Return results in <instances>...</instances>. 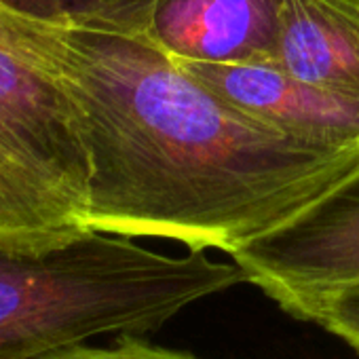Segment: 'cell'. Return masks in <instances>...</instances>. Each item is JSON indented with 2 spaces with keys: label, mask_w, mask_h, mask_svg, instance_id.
<instances>
[{
  "label": "cell",
  "mask_w": 359,
  "mask_h": 359,
  "mask_svg": "<svg viewBox=\"0 0 359 359\" xmlns=\"http://www.w3.org/2000/svg\"><path fill=\"white\" fill-rule=\"evenodd\" d=\"M245 275L203 252L165 256L87 231L43 252L0 248V359H39L110 334L140 336Z\"/></svg>",
  "instance_id": "cell-2"
},
{
  "label": "cell",
  "mask_w": 359,
  "mask_h": 359,
  "mask_svg": "<svg viewBox=\"0 0 359 359\" xmlns=\"http://www.w3.org/2000/svg\"><path fill=\"white\" fill-rule=\"evenodd\" d=\"M0 28L76 114L91 231L231 256L359 167V146L306 144L243 114L142 34L7 9Z\"/></svg>",
  "instance_id": "cell-1"
},
{
  "label": "cell",
  "mask_w": 359,
  "mask_h": 359,
  "mask_svg": "<svg viewBox=\"0 0 359 359\" xmlns=\"http://www.w3.org/2000/svg\"><path fill=\"white\" fill-rule=\"evenodd\" d=\"M315 323H321L359 353V283L330 296L321 304Z\"/></svg>",
  "instance_id": "cell-10"
},
{
  "label": "cell",
  "mask_w": 359,
  "mask_h": 359,
  "mask_svg": "<svg viewBox=\"0 0 359 359\" xmlns=\"http://www.w3.org/2000/svg\"><path fill=\"white\" fill-rule=\"evenodd\" d=\"M275 64L359 100V0H283Z\"/></svg>",
  "instance_id": "cell-7"
},
{
  "label": "cell",
  "mask_w": 359,
  "mask_h": 359,
  "mask_svg": "<svg viewBox=\"0 0 359 359\" xmlns=\"http://www.w3.org/2000/svg\"><path fill=\"white\" fill-rule=\"evenodd\" d=\"M0 9H3V3H0Z\"/></svg>",
  "instance_id": "cell-11"
},
{
  "label": "cell",
  "mask_w": 359,
  "mask_h": 359,
  "mask_svg": "<svg viewBox=\"0 0 359 359\" xmlns=\"http://www.w3.org/2000/svg\"><path fill=\"white\" fill-rule=\"evenodd\" d=\"M87 189L68 97L0 28V248L43 254L91 231Z\"/></svg>",
  "instance_id": "cell-3"
},
{
  "label": "cell",
  "mask_w": 359,
  "mask_h": 359,
  "mask_svg": "<svg viewBox=\"0 0 359 359\" xmlns=\"http://www.w3.org/2000/svg\"><path fill=\"white\" fill-rule=\"evenodd\" d=\"M39 359H199L191 353H180L171 348L152 346L137 336L125 334L114 340L110 346H72L64 351H55L49 355H43Z\"/></svg>",
  "instance_id": "cell-9"
},
{
  "label": "cell",
  "mask_w": 359,
  "mask_h": 359,
  "mask_svg": "<svg viewBox=\"0 0 359 359\" xmlns=\"http://www.w3.org/2000/svg\"><path fill=\"white\" fill-rule=\"evenodd\" d=\"M231 258L283 311L315 321L330 296L359 283V167Z\"/></svg>",
  "instance_id": "cell-4"
},
{
  "label": "cell",
  "mask_w": 359,
  "mask_h": 359,
  "mask_svg": "<svg viewBox=\"0 0 359 359\" xmlns=\"http://www.w3.org/2000/svg\"><path fill=\"white\" fill-rule=\"evenodd\" d=\"M173 62L233 108L294 140L330 148L359 146V100L306 83L275 62Z\"/></svg>",
  "instance_id": "cell-5"
},
{
  "label": "cell",
  "mask_w": 359,
  "mask_h": 359,
  "mask_svg": "<svg viewBox=\"0 0 359 359\" xmlns=\"http://www.w3.org/2000/svg\"><path fill=\"white\" fill-rule=\"evenodd\" d=\"M283 0H154L144 36L180 62H273Z\"/></svg>",
  "instance_id": "cell-6"
},
{
  "label": "cell",
  "mask_w": 359,
  "mask_h": 359,
  "mask_svg": "<svg viewBox=\"0 0 359 359\" xmlns=\"http://www.w3.org/2000/svg\"><path fill=\"white\" fill-rule=\"evenodd\" d=\"M3 9L53 24L95 26L129 34L146 32L154 0H0Z\"/></svg>",
  "instance_id": "cell-8"
}]
</instances>
